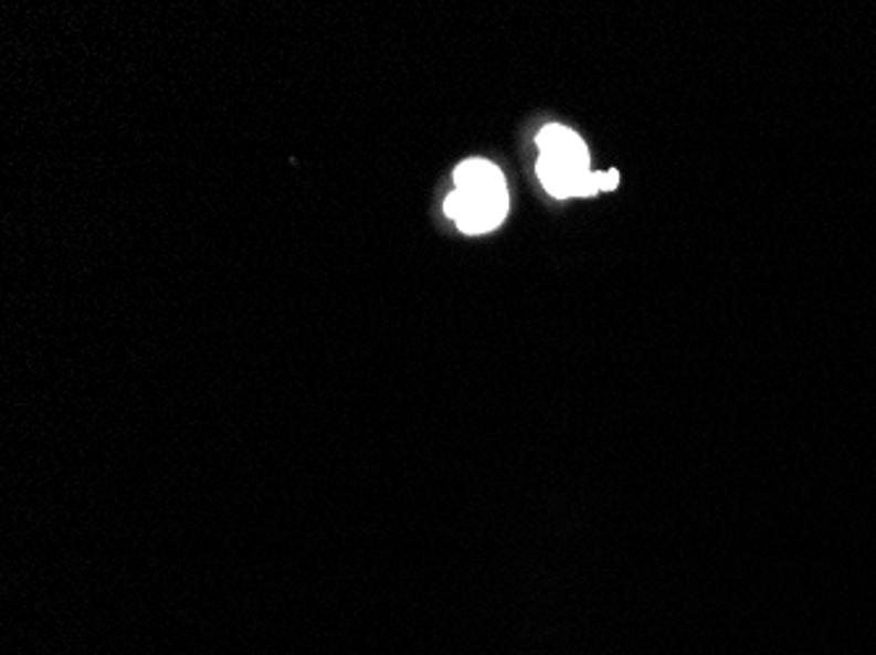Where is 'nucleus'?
Returning a JSON list of instances; mask_svg holds the SVG:
<instances>
[{
    "label": "nucleus",
    "mask_w": 876,
    "mask_h": 655,
    "mask_svg": "<svg viewBox=\"0 0 876 655\" xmlns=\"http://www.w3.org/2000/svg\"><path fill=\"white\" fill-rule=\"evenodd\" d=\"M538 176L553 197H591L599 192L595 173L588 168V147L567 126L551 124L538 134Z\"/></svg>",
    "instance_id": "nucleus-1"
},
{
    "label": "nucleus",
    "mask_w": 876,
    "mask_h": 655,
    "mask_svg": "<svg viewBox=\"0 0 876 655\" xmlns=\"http://www.w3.org/2000/svg\"><path fill=\"white\" fill-rule=\"evenodd\" d=\"M446 215L465 234H486L494 231L509 210L507 187L490 189H454L446 197Z\"/></svg>",
    "instance_id": "nucleus-2"
},
{
    "label": "nucleus",
    "mask_w": 876,
    "mask_h": 655,
    "mask_svg": "<svg viewBox=\"0 0 876 655\" xmlns=\"http://www.w3.org/2000/svg\"><path fill=\"white\" fill-rule=\"evenodd\" d=\"M490 187H507L499 168L488 160H465L457 171H454V189H490Z\"/></svg>",
    "instance_id": "nucleus-3"
},
{
    "label": "nucleus",
    "mask_w": 876,
    "mask_h": 655,
    "mask_svg": "<svg viewBox=\"0 0 876 655\" xmlns=\"http://www.w3.org/2000/svg\"><path fill=\"white\" fill-rule=\"evenodd\" d=\"M595 181H599V192H601V189H614L616 181H620V173H616L614 168H612V171H609L606 176L604 173H595Z\"/></svg>",
    "instance_id": "nucleus-4"
}]
</instances>
